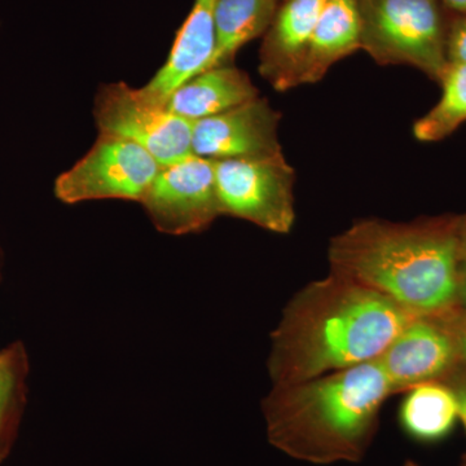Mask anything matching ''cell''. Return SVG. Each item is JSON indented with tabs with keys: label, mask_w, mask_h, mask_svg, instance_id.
<instances>
[{
	"label": "cell",
	"mask_w": 466,
	"mask_h": 466,
	"mask_svg": "<svg viewBox=\"0 0 466 466\" xmlns=\"http://www.w3.org/2000/svg\"><path fill=\"white\" fill-rule=\"evenodd\" d=\"M443 383L455 397L459 408V419L461 420L466 431V364L460 363L449 376L444 377Z\"/></svg>",
	"instance_id": "21"
},
{
	"label": "cell",
	"mask_w": 466,
	"mask_h": 466,
	"mask_svg": "<svg viewBox=\"0 0 466 466\" xmlns=\"http://www.w3.org/2000/svg\"><path fill=\"white\" fill-rule=\"evenodd\" d=\"M437 317L441 319V323L452 336L456 349H458L460 360L466 364V309L455 306V308L437 314Z\"/></svg>",
	"instance_id": "20"
},
{
	"label": "cell",
	"mask_w": 466,
	"mask_h": 466,
	"mask_svg": "<svg viewBox=\"0 0 466 466\" xmlns=\"http://www.w3.org/2000/svg\"><path fill=\"white\" fill-rule=\"evenodd\" d=\"M259 97L249 75L235 66L210 67L193 76L168 96L167 108L196 122Z\"/></svg>",
	"instance_id": "13"
},
{
	"label": "cell",
	"mask_w": 466,
	"mask_h": 466,
	"mask_svg": "<svg viewBox=\"0 0 466 466\" xmlns=\"http://www.w3.org/2000/svg\"><path fill=\"white\" fill-rule=\"evenodd\" d=\"M415 317L388 297L330 272L294 294L284 309L271 334L272 383L308 381L373 360Z\"/></svg>",
	"instance_id": "1"
},
{
	"label": "cell",
	"mask_w": 466,
	"mask_h": 466,
	"mask_svg": "<svg viewBox=\"0 0 466 466\" xmlns=\"http://www.w3.org/2000/svg\"><path fill=\"white\" fill-rule=\"evenodd\" d=\"M458 306L466 309V266L460 268L458 284Z\"/></svg>",
	"instance_id": "23"
},
{
	"label": "cell",
	"mask_w": 466,
	"mask_h": 466,
	"mask_svg": "<svg viewBox=\"0 0 466 466\" xmlns=\"http://www.w3.org/2000/svg\"><path fill=\"white\" fill-rule=\"evenodd\" d=\"M458 219L359 220L330 240V272L388 297L410 314H441L458 306Z\"/></svg>",
	"instance_id": "2"
},
{
	"label": "cell",
	"mask_w": 466,
	"mask_h": 466,
	"mask_svg": "<svg viewBox=\"0 0 466 466\" xmlns=\"http://www.w3.org/2000/svg\"><path fill=\"white\" fill-rule=\"evenodd\" d=\"M460 466H466V453L462 456L461 464H460Z\"/></svg>",
	"instance_id": "26"
},
{
	"label": "cell",
	"mask_w": 466,
	"mask_h": 466,
	"mask_svg": "<svg viewBox=\"0 0 466 466\" xmlns=\"http://www.w3.org/2000/svg\"><path fill=\"white\" fill-rule=\"evenodd\" d=\"M280 112L257 97L241 106L193 124L192 153L222 161L268 157L281 150L279 140Z\"/></svg>",
	"instance_id": "10"
},
{
	"label": "cell",
	"mask_w": 466,
	"mask_h": 466,
	"mask_svg": "<svg viewBox=\"0 0 466 466\" xmlns=\"http://www.w3.org/2000/svg\"><path fill=\"white\" fill-rule=\"evenodd\" d=\"M140 204L159 232L182 236L204 231L222 216L216 161L189 155L164 165Z\"/></svg>",
	"instance_id": "8"
},
{
	"label": "cell",
	"mask_w": 466,
	"mask_h": 466,
	"mask_svg": "<svg viewBox=\"0 0 466 466\" xmlns=\"http://www.w3.org/2000/svg\"><path fill=\"white\" fill-rule=\"evenodd\" d=\"M446 55L449 64L466 66V15H459L447 27Z\"/></svg>",
	"instance_id": "19"
},
{
	"label": "cell",
	"mask_w": 466,
	"mask_h": 466,
	"mask_svg": "<svg viewBox=\"0 0 466 466\" xmlns=\"http://www.w3.org/2000/svg\"><path fill=\"white\" fill-rule=\"evenodd\" d=\"M391 395L377 359L308 381L272 386L262 404L267 438L285 455L309 464L361 461Z\"/></svg>",
	"instance_id": "3"
},
{
	"label": "cell",
	"mask_w": 466,
	"mask_h": 466,
	"mask_svg": "<svg viewBox=\"0 0 466 466\" xmlns=\"http://www.w3.org/2000/svg\"><path fill=\"white\" fill-rule=\"evenodd\" d=\"M361 50L381 66H410L440 82L447 66L438 0H358Z\"/></svg>",
	"instance_id": "4"
},
{
	"label": "cell",
	"mask_w": 466,
	"mask_h": 466,
	"mask_svg": "<svg viewBox=\"0 0 466 466\" xmlns=\"http://www.w3.org/2000/svg\"><path fill=\"white\" fill-rule=\"evenodd\" d=\"M444 5L459 15H466V0H443Z\"/></svg>",
	"instance_id": "24"
},
{
	"label": "cell",
	"mask_w": 466,
	"mask_h": 466,
	"mask_svg": "<svg viewBox=\"0 0 466 466\" xmlns=\"http://www.w3.org/2000/svg\"><path fill=\"white\" fill-rule=\"evenodd\" d=\"M214 7L216 0H195L164 66L140 88L150 100L167 106L175 88L208 69L216 46Z\"/></svg>",
	"instance_id": "12"
},
{
	"label": "cell",
	"mask_w": 466,
	"mask_h": 466,
	"mask_svg": "<svg viewBox=\"0 0 466 466\" xmlns=\"http://www.w3.org/2000/svg\"><path fill=\"white\" fill-rule=\"evenodd\" d=\"M279 3H284L285 0H278Z\"/></svg>",
	"instance_id": "27"
},
{
	"label": "cell",
	"mask_w": 466,
	"mask_h": 466,
	"mask_svg": "<svg viewBox=\"0 0 466 466\" xmlns=\"http://www.w3.org/2000/svg\"><path fill=\"white\" fill-rule=\"evenodd\" d=\"M361 50L358 0H325L319 15L299 85L317 84L337 61Z\"/></svg>",
	"instance_id": "14"
},
{
	"label": "cell",
	"mask_w": 466,
	"mask_h": 466,
	"mask_svg": "<svg viewBox=\"0 0 466 466\" xmlns=\"http://www.w3.org/2000/svg\"><path fill=\"white\" fill-rule=\"evenodd\" d=\"M94 119L100 134L130 140L157 159L161 167L193 155L195 122L175 115L125 82L100 86L94 100Z\"/></svg>",
	"instance_id": "7"
},
{
	"label": "cell",
	"mask_w": 466,
	"mask_h": 466,
	"mask_svg": "<svg viewBox=\"0 0 466 466\" xmlns=\"http://www.w3.org/2000/svg\"><path fill=\"white\" fill-rule=\"evenodd\" d=\"M376 359L392 395L441 382L461 363L452 336L437 315L410 319Z\"/></svg>",
	"instance_id": "9"
},
{
	"label": "cell",
	"mask_w": 466,
	"mask_h": 466,
	"mask_svg": "<svg viewBox=\"0 0 466 466\" xmlns=\"http://www.w3.org/2000/svg\"><path fill=\"white\" fill-rule=\"evenodd\" d=\"M161 165L146 149L100 134L87 153L58 175L55 196L67 205L96 200L142 201Z\"/></svg>",
	"instance_id": "6"
},
{
	"label": "cell",
	"mask_w": 466,
	"mask_h": 466,
	"mask_svg": "<svg viewBox=\"0 0 466 466\" xmlns=\"http://www.w3.org/2000/svg\"><path fill=\"white\" fill-rule=\"evenodd\" d=\"M279 5L278 0H216V46L208 69L235 66L236 54L247 43L265 35Z\"/></svg>",
	"instance_id": "15"
},
{
	"label": "cell",
	"mask_w": 466,
	"mask_h": 466,
	"mask_svg": "<svg viewBox=\"0 0 466 466\" xmlns=\"http://www.w3.org/2000/svg\"><path fill=\"white\" fill-rule=\"evenodd\" d=\"M403 466H420V465L417 464V462H415V461H410V460H408V461L404 462Z\"/></svg>",
	"instance_id": "25"
},
{
	"label": "cell",
	"mask_w": 466,
	"mask_h": 466,
	"mask_svg": "<svg viewBox=\"0 0 466 466\" xmlns=\"http://www.w3.org/2000/svg\"><path fill=\"white\" fill-rule=\"evenodd\" d=\"M400 412L401 429L422 443L449 437L459 419V408L449 388L441 382L425 383L406 392Z\"/></svg>",
	"instance_id": "16"
},
{
	"label": "cell",
	"mask_w": 466,
	"mask_h": 466,
	"mask_svg": "<svg viewBox=\"0 0 466 466\" xmlns=\"http://www.w3.org/2000/svg\"><path fill=\"white\" fill-rule=\"evenodd\" d=\"M440 84L441 100L413 125L420 142H440L466 122V66L449 64Z\"/></svg>",
	"instance_id": "17"
},
{
	"label": "cell",
	"mask_w": 466,
	"mask_h": 466,
	"mask_svg": "<svg viewBox=\"0 0 466 466\" xmlns=\"http://www.w3.org/2000/svg\"><path fill=\"white\" fill-rule=\"evenodd\" d=\"M458 235L460 260H461V266H466V214H464V216H459Z\"/></svg>",
	"instance_id": "22"
},
{
	"label": "cell",
	"mask_w": 466,
	"mask_h": 466,
	"mask_svg": "<svg viewBox=\"0 0 466 466\" xmlns=\"http://www.w3.org/2000/svg\"><path fill=\"white\" fill-rule=\"evenodd\" d=\"M325 0H285L265 34L259 73L275 90L299 86L312 33Z\"/></svg>",
	"instance_id": "11"
},
{
	"label": "cell",
	"mask_w": 466,
	"mask_h": 466,
	"mask_svg": "<svg viewBox=\"0 0 466 466\" xmlns=\"http://www.w3.org/2000/svg\"><path fill=\"white\" fill-rule=\"evenodd\" d=\"M27 361L23 346L15 345L0 354V456L7 450L24 398Z\"/></svg>",
	"instance_id": "18"
},
{
	"label": "cell",
	"mask_w": 466,
	"mask_h": 466,
	"mask_svg": "<svg viewBox=\"0 0 466 466\" xmlns=\"http://www.w3.org/2000/svg\"><path fill=\"white\" fill-rule=\"evenodd\" d=\"M216 180L222 216L248 220L275 233H289L293 228L296 174L283 152L216 161Z\"/></svg>",
	"instance_id": "5"
}]
</instances>
